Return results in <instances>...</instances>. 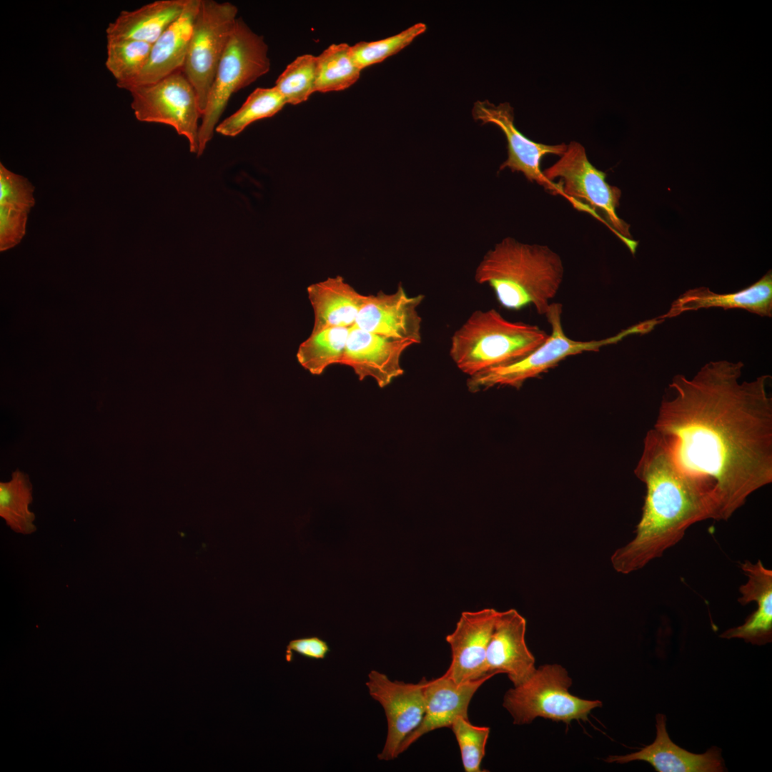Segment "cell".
<instances>
[{"instance_id": "1", "label": "cell", "mask_w": 772, "mask_h": 772, "mask_svg": "<svg viewBox=\"0 0 772 772\" xmlns=\"http://www.w3.org/2000/svg\"><path fill=\"white\" fill-rule=\"evenodd\" d=\"M743 367L722 360L675 375L653 427L679 467L713 490L719 520L772 482L771 377L741 382Z\"/></svg>"}, {"instance_id": "2", "label": "cell", "mask_w": 772, "mask_h": 772, "mask_svg": "<svg viewBox=\"0 0 772 772\" xmlns=\"http://www.w3.org/2000/svg\"><path fill=\"white\" fill-rule=\"evenodd\" d=\"M635 473L646 488L641 518L635 537L610 558L613 569L623 574L661 557L692 525L719 520L713 490L679 467L654 428L645 435Z\"/></svg>"}, {"instance_id": "3", "label": "cell", "mask_w": 772, "mask_h": 772, "mask_svg": "<svg viewBox=\"0 0 772 772\" xmlns=\"http://www.w3.org/2000/svg\"><path fill=\"white\" fill-rule=\"evenodd\" d=\"M563 274L561 258L548 247L506 237L485 254L475 280L488 284L506 309L533 305L539 315H545Z\"/></svg>"}, {"instance_id": "4", "label": "cell", "mask_w": 772, "mask_h": 772, "mask_svg": "<svg viewBox=\"0 0 772 772\" xmlns=\"http://www.w3.org/2000/svg\"><path fill=\"white\" fill-rule=\"evenodd\" d=\"M548 337L538 326L510 322L495 309L476 310L452 335L449 353L470 377L523 358Z\"/></svg>"}, {"instance_id": "5", "label": "cell", "mask_w": 772, "mask_h": 772, "mask_svg": "<svg viewBox=\"0 0 772 772\" xmlns=\"http://www.w3.org/2000/svg\"><path fill=\"white\" fill-rule=\"evenodd\" d=\"M543 172L550 182L559 178L563 197L575 209L603 222L635 254L638 242L630 238L629 224L616 213L621 191L606 182V174L591 164L580 143L570 142L560 159Z\"/></svg>"}, {"instance_id": "6", "label": "cell", "mask_w": 772, "mask_h": 772, "mask_svg": "<svg viewBox=\"0 0 772 772\" xmlns=\"http://www.w3.org/2000/svg\"><path fill=\"white\" fill-rule=\"evenodd\" d=\"M561 315L562 305L551 303L545 316L552 331L545 341L518 361L470 376L466 383L468 390L476 393L494 387L504 386L518 389L527 380L537 377L569 356L584 352L598 351L601 347L616 343L625 336L650 330L649 325L645 321L608 338L578 341L570 339L565 334Z\"/></svg>"}, {"instance_id": "7", "label": "cell", "mask_w": 772, "mask_h": 772, "mask_svg": "<svg viewBox=\"0 0 772 772\" xmlns=\"http://www.w3.org/2000/svg\"><path fill=\"white\" fill-rule=\"evenodd\" d=\"M269 69L268 46L264 38L237 18L201 118L197 156L203 153L212 139L231 96L267 74Z\"/></svg>"}, {"instance_id": "8", "label": "cell", "mask_w": 772, "mask_h": 772, "mask_svg": "<svg viewBox=\"0 0 772 772\" xmlns=\"http://www.w3.org/2000/svg\"><path fill=\"white\" fill-rule=\"evenodd\" d=\"M571 685L572 679L563 666L541 665L525 681L505 693L503 706L516 725L529 724L538 717L566 724L573 720H587L591 711L603 703L571 694Z\"/></svg>"}, {"instance_id": "9", "label": "cell", "mask_w": 772, "mask_h": 772, "mask_svg": "<svg viewBox=\"0 0 772 772\" xmlns=\"http://www.w3.org/2000/svg\"><path fill=\"white\" fill-rule=\"evenodd\" d=\"M237 13L229 1L200 0L182 71L196 91L202 116Z\"/></svg>"}, {"instance_id": "10", "label": "cell", "mask_w": 772, "mask_h": 772, "mask_svg": "<svg viewBox=\"0 0 772 772\" xmlns=\"http://www.w3.org/2000/svg\"><path fill=\"white\" fill-rule=\"evenodd\" d=\"M128 91L137 119L172 126L188 139L190 152L197 154L202 114L196 91L182 70Z\"/></svg>"}, {"instance_id": "11", "label": "cell", "mask_w": 772, "mask_h": 772, "mask_svg": "<svg viewBox=\"0 0 772 772\" xmlns=\"http://www.w3.org/2000/svg\"><path fill=\"white\" fill-rule=\"evenodd\" d=\"M472 117L482 124H493L500 129L508 143V158L499 170L509 169L521 172L531 182L541 185L551 194L563 195L558 183L545 178L540 167L547 154L561 156L567 149L565 143L548 145L535 142L522 134L514 124L513 108L508 102L495 105L488 100L477 101L472 109Z\"/></svg>"}, {"instance_id": "12", "label": "cell", "mask_w": 772, "mask_h": 772, "mask_svg": "<svg viewBox=\"0 0 772 772\" xmlns=\"http://www.w3.org/2000/svg\"><path fill=\"white\" fill-rule=\"evenodd\" d=\"M370 696L384 709L387 733L377 758L390 761L399 755L402 743L420 723L425 713L424 683L391 681L387 675L372 670L365 683Z\"/></svg>"}, {"instance_id": "13", "label": "cell", "mask_w": 772, "mask_h": 772, "mask_svg": "<svg viewBox=\"0 0 772 772\" xmlns=\"http://www.w3.org/2000/svg\"><path fill=\"white\" fill-rule=\"evenodd\" d=\"M498 612L486 608L461 613L455 628L445 637L451 662L444 676L457 684L495 676L486 673L485 658Z\"/></svg>"}, {"instance_id": "14", "label": "cell", "mask_w": 772, "mask_h": 772, "mask_svg": "<svg viewBox=\"0 0 772 772\" xmlns=\"http://www.w3.org/2000/svg\"><path fill=\"white\" fill-rule=\"evenodd\" d=\"M425 296H409L401 284L392 294L366 295L355 327L387 337L421 342L422 318L417 307Z\"/></svg>"}, {"instance_id": "15", "label": "cell", "mask_w": 772, "mask_h": 772, "mask_svg": "<svg viewBox=\"0 0 772 772\" xmlns=\"http://www.w3.org/2000/svg\"><path fill=\"white\" fill-rule=\"evenodd\" d=\"M412 342L350 329L342 365L350 367L360 380L372 377L383 388L404 373L400 360Z\"/></svg>"}, {"instance_id": "16", "label": "cell", "mask_w": 772, "mask_h": 772, "mask_svg": "<svg viewBox=\"0 0 772 772\" xmlns=\"http://www.w3.org/2000/svg\"><path fill=\"white\" fill-rule=\"evenodd\" d=\"M526 620L514 608L498 611L488 646V674L505 673L514 686L535 670V659L525 641Z\"/></svg>"}, {"instance_id": "17", "label": "cell", "mask_w": 772, "mask_h": 772, "mask_svg": "<svg viewBox=\"0 0 772 772\" xmlns=\"http://www.w3.org/2000/svg\"><path fill=\"white\" fill-rule=\"evenodd\" d=\"M493 676L489 675L462 684L455 683L444 675L429 681L423 677L424 716L420 725L402 743L400 754L426 733L442 728H450L458 716L468 718L471 699L478 688Z\"/></svg>"}, {"instance_id": "18", "label": "cell", "mask_w": 772, "mask_h": 772, "mask_svg": "<svg viewBox=\"0 0 772 772\" xmlns=\"http://www.w3.org/2000/svg\"><path fill=\"white\" fill-rule=\"evenodd\" d=\"M656 737L654 741L637 752L624 756H610L608 763H627L633 761L649 763L658 772H723L726 771L721 751L716 746L696 754L675 744L666 730V716L655 717Z\"/></svg>"}, {"instance_id": "19", "label": "cell", "mask_w": 772, "mask_h": 772, "mask_svg": "<svg viewBox=\"0 0 772 772\" xmlns=\"http://www.w3.org/2000/svg\"><path fill=\"white\" fill-rule=\"evenodd\" d=\"M741 568L748 580L740 586L738 601L743 605L756 601L757 608L743 624L726 630L720 637L741 638L753 645H765L772 640V571L765 568L760 560L755 563L746 560Z\"/></svg>"}, {"instance_id": "20", "label": "cell", "mask_w": 772, "mask_h": 772, "mask_svg": "<svg viewBox=\"0 0 772 772\" xmlns=\"http://www.w3.org/2000/svg\"><path fill=\"white\" fill-rule=\"evenodd\" d=\"M721 307L724 310L743 309L761 317L772 316V273L768 271L750 286L732 293L719 294L708 287L691 289L672 303L668 311L658 317L660 320L699 309Z\"/></svg>"}, {"instance_id": "21", "label": "cell", "mask_w": 772, "mask_h": 772, "mask_svg": "<svg viewBox=\"0 0 772 772\" xmlns=\"http://www.w3.org/2000/svg\"><path fill=\"white\" fill-rule=\"evenodd\" d=\"M199 3L200 0H187L181 16L152 44L142 71L124 89L152 84L182 70Z\"/></svg>"}, {"instance_id": "22", "label": "cell", "mask_w": 772, "mask_h": 772, "mask_svg": "<svg viewBox=\"0 0 772 772\" xmlns=\"http://www.w3.org/2000/svg\"><path fill=\"white\" fill-rule=\"evenodd\" d=\"M307 292L314 314L311 332L327 327H352L366 297L340 276L312 284Z\"/></svg>"}, {"instance_id": "23", "label": "cell", "mask_w": 772, "mask_h": 772, "mask_svg": "<svg viewBox=\"0 0 772 772\" xmlns=\"http://www.w3.org/2000/svg\"><path fill=\"white\" fill-rule=\"evenodd\" d=\"M187 0H157L132 11H122L109 23L107 40H134L153 44L182 14Z\"/></svg>"}, {"instance_id": "24", "label": "cell", "mask_w": 772, "mask_h": 772, "mask_svg": "<svg viewBox=\"0 0 772 772\" xmlns=\"http://www.w3.org/2000/svg\"><path fill=\"white\" fill-rule=\"evenodd\" d=\"M34 187L25 177L0 164V249L20 242L26 233L28 214L34 205Z\"/></svg>"}, {"instance_id": "25", "label": "cell", "mask_w": 772, "mask_h": 772, "mask_svg": "<svg viewBox=\"0 0 772 772\" xmlns=\"http://www.w3.org/2000/svg\"><path fill=\"white\" fill-rule=\"evenodd\" d=\"M350 329L327 327L311 332L298 347L296 354L298 362L315 375H321L332 365L340 364Z\"/></svg>"}, {"instance_id": "26", "label": "cell", "mask_w": 772, "mask_h": 772, "mask_svg": "<svg viewBox=\"0 0 772 772\" xmlns=\"http://www.w3.org/2000/svg\"><path fill=\"white\" fill-rule=\"evenodd\" d=\"M11 480L0 482V516L15 533L29 535L36 530L35 515L29 510L32 485L28 475L16 470Z\"/></svg>"}, {"instance_id": "27", "label": "cell", "mask_w": 772, "mask_h": 772, "mask_svg": "<svg viewBox=\"0 0 772 772\" xmlns=\"http://www.w3.org/2000/svg\"><path fill=\"white\" fill-rule=\"evenodd\" d=\"M361 71L350 46L332 44L317 56L315 91L344 90L358 80Z\"/></svg>"}, {"instance_id": "28", "label": "cell", "mask_w": 772, "mask_h": 772, "mask_svg": "<svg viewBox=\"0 0 772 772\" xmlns=\"http://www.w3.org/2000/svg\"><path fill=\"white\" fill-rule=\"evenodd\" d=\"M285 104L284 99L274 86L257 88L237 111L217 124L215 130L224 136L235 137L254 122L274 116Z\"/></svg>"}, {"instance_id": "29", "label": "cell", "mask_w": 772, "mask_h": 772, "mask_svg": "<svg viewBox=\"0 0 772 772\" xmlns=\"http://www.w3.org/2000/svg\"><path fill=\"white\" fill-rule=\"evenodd\" d=\"M107 41L105 66L115 79L117 86L124 89L145 67L152 44L126 39Z\"/></svg>"}, {"instance_id": "30", "label": "cell", "mask_w": 772, "mask_h": 772, "mask_svg": "<svg viewBox=\"0 0 772 772\" xmlns=\"http://www.w3.org/2000/svg\"><path fill=\"white\" fill-rule=\"evenodd\" d=\"M317 56L304 54L290 63L277 78L274 87L286 104L302 103L315 91Z\"/></svg>"}, {"instance_id": "31", "label": "cell", "mask_w": 772, "mask_h": 772, "mask_svg": "<svg viewBox=\"0 0 772 772\" xmlns=\"http://www.w3.org/2000/svg\"><path fill=\"white\" fill-rule=\"evenodd\" d=\"M426 30V24L419 22L394 36L381 40L358 42L351 46L352 54L358 67L362 70L397 54Z\"/></svg>"}, {"instance_id": "32", "label": "cell", "mask_w": 772, "mask_h": 772, "mask_svg": "<svg viewBox=\"0 0 772 772\" xmlns=\"http://www.w3.org/2000/svg\"><path fill=\"white\" fill-rule=\"evenodd\" d=\"M460 748L465 772H482V761L490 734V728L472 725L469 718L458 716L450 728Z\"/></svg>"}, {"instance_id": "33", "label": "cell", "mask_w": 772, "mask_h": 772, "mask_svg": "<svg viewBox=\"0 0 772 772\" xmlns=\"http://www.w3.org/2000/svg\"><path fill=\"white\" fill-rule=\"evenodd\" d=\"M330 651L328 643L317 636L296 638L290 641L286 650V660L290 662L294 653L302 657L315 659H325Z\"/></svg>"}]
</instances>
